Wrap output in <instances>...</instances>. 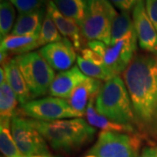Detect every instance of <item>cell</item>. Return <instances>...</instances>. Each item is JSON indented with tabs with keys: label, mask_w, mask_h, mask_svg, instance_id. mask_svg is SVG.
<instances>
[{
	"label": "cell",
	"mask_w": 157,
	"mask_h": 157,
	"mask_svg": "<svg viewBox=\"0 0 157 157\" xmlns=\"http://www.w3.org/2000/svg\"><path fill=\"white\" fill-rule=\"evenodd\" d=\"M39 52L54 70L60 72L73 67L78 58L75 47L66 38L59 42L43 46Z\"/></svg>",
	"instance_id": "8fae6325"
},
{
	"label": "cell",
	"mask_w": 157,
	"mask_h": 157,
	"mask_svg": "<svg viewBox=\"0 0 157 157\" xmlns=\"http://www.w3.org/2000/svg\"><path fill=\"white\" fill-rule=\"evenodd\" d=\"M23 113L40 121H54L67 118L82 117L69 105L67 100L53 96L32 100L22 106Z\"/></svg>",
	"instance_id": "9c48e42d"
},
{
	"label": "cell",
	"mask_w": 157,
	"mask_h": 157,
	"mask_svg": "<svg viewBox=\"0 0 157 157\" xmlns=\"http://www.w3.org/2000/svg\"><path fill=\"white\" fill-rule=\"evenodd\" d=\"M17 96L9 86L6 78L0 82V115L1 119H11L16 115Z\"/></svg>",
	"instance_id": "ffe728a7"
},
{
	"label": "cell",
	"mask_w": 157,
	"mask_h": 157,
	"mask_svg": "<svg viewBox=\"0 0 157 157\" xmlns=\"http://www.w3.org/2000/svg\"><path fill=\"white\" fill-rule=\"evenodd\" d=\"M77 66L86 76L99 79L101 81L106 82L113 77L117 76L105 65H97L87 61L81 56H78L77 58Z\"/></svg>",
	"instance_id": "7402d4cb"
},
{
	"label": "cell",
	"mask_w": 157,
	"mask_h": 157,
	"mask_svg": "<svg viewBox=\"0 0 157 157\" xmlns=\"http://www.w3.org/2000/svg\"><path fill=\"white\" fill-rule=\"evenodd\" d=\"M115 7L121 11H129L134 10L135 6L140 0H109Z\"/></svg>",
	"instance_id": "f1b7e54d"
},
{
	"label": "cell",
	"mask_w": 157,
	"mask_h": 157,
	"mask_svg": "<svg viewBox=\"0 0 157 157\" xmlns=\"http://www.w3.org/2000/svg\"><path fill=\"white\" fill-rule=\"evenodd\" d=\"M117 15L109 0H87L85 18L80 25L83 38L110 45L113 23Z\"/></svg>",
	"instance_id": "277c9868"
},
{
	"label": "cell",
	"mask_w": 157,
	"mask_h": 157,
	"mask_svg": "<svg viewBox=\"0 0 157 157\" xmlns=\"http://www.w3.org/2000/svg\"><path fill=\"white\" fill-rule=\"evenodd\" d=\"M137 40L136 32H134L112 45H107L99 40H92L87 43V45L102 57L108 69L115 75H120L125 72L135 56Z\"/></svg>",
	"instance_id": "8992f818"
},
{
	"label": "cell",
	"mask_w": 157,
	"mask_h": 157,
	"mask_svg": "<svg viewBox=\"0 0 157 157\" xmlns=\"http://www.w3.org/2000/svg\"><path fill=\"white\" fill-rule=\"evenodd\" d=\"M0 148L5 157H24L15 143L11 130V119L0 121Z\"/></svg>",
	"instance_id": "44dd1931"
},
{
	"label": "cell",
	"mask_w": 157,
	"mask_h": 157,
	"mask_svg": "<svg viewBox=\"0 0 157 157\" xmlns=\"http://www.w3.org/2000/svg\"><path fill=\"white\" fill-rule=\"evenodd\" d=\"M122 78L140 135L157 140V55H135Z\"/></svg>",
	"instance_id": "6da1fadb"
},
{
	"label": "cell",
	"mask_w": 157,
	"mask_h": 157,
	"mask_svg": "<svg viewBox=\"0 0 157 157\" xmlns=\"http://www.w3.org/2000/svg\"><path fill=\"white\" fill-rule=\"evenodd\" d=\"M19 14L36 11L44 7L47 0H10ZM48 2V1H47Z\"/></svg>",
	"instance_id": "484cf974"
},
{
	"label": "cell",
	"mask_w": 157,
	"mask_h": 157,
	"mask_svg": "<svg viewBox=\"0 0 157 157\" xmlns=\"http://www.w3.org/2000/svg\"><path fill=\"white\" fill-rule=\"evenodd\" d=\"M46 12L50 14L57 28L64 38L69 39L76 50H80L83 45V35L80 26L73 19L66 17L58 10L52 0L46 3ZM82 50V49H81Z\"/></svg>",
	"instance_id": "4fadbf2b"
},
{
	"label": "cell",
	"mask_w": 157,
	"mask_h": 157,
	"mask_svg": "<svg viewBox=\"0 0 157 157\" xmlns=\"http://www.w3.org/2000/svg\"><path fill=\"white\" fill-rule=\"evenodd\" d=\"M87 78L78 66H74L67 71L57 73L51 85L49 94L51 96L67 100L73 91Z\"/></svg>",
	"instance_id": "7c38bea8"
},
{
	"label": "cell",
	"mask_w": 157,
	"mask_h": 157,
	"mask_svg": "<svg viewBox=\"0 0 157 157\" xmlns=\"http://www.w3.org/2000/svg\"><path fill=\"white\" fill-rule=\"evenodd\" d=\"M15 6L10 0H4L0 5V38L5 39L11 33L15 22Z\"/></svg>",
	"instance_id": "cb8c5ba5"
},
{
	"label": "cell",
	"mask_w": 157,
	"mask_h": 157,
	"mask_svg": "<svg viewBox=\"0 0 157 157\" xmlns=\"http://www.w3.org/2000/svg\"><path fill=\"white\" fill-rule=\"evenodd\" d=\"M15 59L33 99L49 93L56 74L43 56L38 52H31Z\"/></svg>",
	"instance_id": "5b68a950"
},
{
	"label": "cell",
	"mask_w": 157,
	"mask_h": 157,
	"mask_svg": "<svg viewBox=\"0 0 157 157\" xmlns=\"http://www.w3.org/2000/svg\"><path fill=\"white\" fill-rule=\"evenodd\" d=\"M101 86V80L88 77L73 91L67 101L73 110L83 117L86 111V106L92 99L98 95Z\"/></svg>",
	"instance_id": "5bb4252c"
},
{
	"label": "cell",
	"mask_w": 157,
	"mask_h": 157,
	"mask_svg": "<svg viewBox=\"0 0 157 157\" xmlns=\"http://www.w3.org/2000/svg\"><path fill=\"white\" fill-rule=\"evenodd\" d=\"M46 142L53 149L65 153H73L93 140L95 128L82 118L40 121L32 120Z\"/></svg>",
	"instance_id": "7a4b0ae2"
},
{
	"label": "cell",
	"mask_w": 157,
	"mask_h": 157,
	"mask_svg": "<svg viewBox=\"0 0 157 157\" xmlns=\"http://www.w3.org/2000/svg\"><path fill=\"white\" fill-rule=\"evenodd\" d=\"M58 10L66 17L73 19L80 26L86 11L87 0H52Z\"/></svg>",
	"instance_id": "d6986e66"
},
{
	"label": "cell",
	"mask_w": 157,
	"mask_h": 157,
	"mask_svg": "<svg viewBox=\"0 0 157 157\" xmlns=\"http://www.w3.org/2000/svg\"><path fill=\"white\" fill-rule=\"evenodd\" d=\"M96 98L92 99L86 107V118L88 123L99 128L102 129V131H113V132H121L128 134H135V128L131 125L119 124L110 121L107 117L103 116L97 112L94 107V100Z\"/></svg>",
	"instance_id": "ac0fdd59"
},
{
	"label": "cell",
	"mask_w": 157,
	"mask_h": 157,
	"mask_svg": "<svg viewBox=\"0 0 157 157\" xmlns=\"http://www.w3.org/2000/svg\"><path fill=\"white\" fill-rule=\"evenodd\" d=\"M145 6L147 13L157 32V0H146Z\"/></svg>",
	"instance_id": "83f0119b"
},
{
	"label": "cell",
	"mask_w": 157,
	"mask_h": 157,
	"mask_svg": "<svg viewBox=\"0 0 157 157\" xmlns=\"http://www.w3.org/2000/svg\"><path fill=\"white\" fill-rule=\"evenodd\" d=\"M11 130L15 143L23 156L50 155L46 140L34 127L32 119L14 115L11 118Z\"/></svg>",
	"instance_id": "ba28073f"
},
{
	"label": "cell",
	"mask_w": 157,
	"mask_h": 157,
	"mask_svg": "<svg viewBox=\"0 0 157 157\" xmlns=\"http://www.w3.org/2000/svg\"><path fill=\"white\" fill-rule=\"evenodd\" d=\"M86 157H97L95 155H86Z\"/></svg>",
	"instance_id": "4dcf8cb0"
},
{
	"label": "cell",
	"mask_w": 157,
	"mask_h": 157,
	"mask_svg": "<svg viewBox=\"0 0 157 157\" xmlns=\"http://www.w3.org/2000/svg\"><path fill=\"white\" fill-rule=\"evenodd\" d=\"M64 38H62L61 34L57 28L55 23L53 22L52 18L48 12L45 14V19L43 22V25L40 31L38 39V45L39 46H45L52 43H55L60 41Z\"/></svg>",
	"instance_id": "d4e9b609"
},
{
	"label": "cell",
	"mask_w": 157,
	"mask_h": 157,
	"mask_svg": "<svg viewBox=\"0 0 157 157\" xmlns=\"http://www.w3.org/2000/svg\"><path fill=\"white\" fill-rule=\"evenodd\" d=\"M39 36H17L10 34L5 39H1L0 51L17 56L31 52L39 47Z\"/></svg>",
	"instance_id": "e0dca14e"
},
{
	"label": "cell",
	"mask_w": 157,
	"mask_h": 157,
	"mask_svg": "<svg viewBox=\"0 0 157 157\" xmlns=\"http://www.w3.org/2000/svg\"><path fill=\"white\" fill-rule=\"evenodd\" d=\"M81 57L86 60L97 64V65H105L102 57L100 54H98L97 52H95L94 51L90 49L89 47L83 48L81 50Z\"/></svg>",
	"instance_id": "4316f807"
},
{
	"label": "cell",
	"mask_w": 157,
	"mask_h": 157,
	"mask_svg": "<svg viewBox=\"0 0 157 157\" xmlns=\"http://www.w3.org/2000/svg\"><path fill=\"white\" fill-rule=\"evenodd\" d=\"M134 32H135L134 20L130 17L129 12L121 11V13H118L113 23L110 45L114 44L119 39Z\"/></svg>",
	"instance_id": "603a6c76"
},
{
	"label": "cell",
	"mask_w": 157,
	"mask_h": 157,
	"mask_svg": "<svg viewBox=\"0 0 157 157\" xmlns=\"http://www.w3.org/2000/svg\"><path fill=\"white\" fill-rule=\"evenodd\" d=\"M45 11L46 7L45 9L42 7L36 11L19 14L11 31V35L39 36L46 14Z\"/></svg>",
	"instance_id": "2e32d148"
},
{
	"label": "cell",
	"mask_w": 157,
	"mask_h": 157,
	"mask_svg": "<svg viewBox=\"0 0 157 157\" xmlns=\"http://www.w3.org/2000/svg\"><path fill=\"white\" fill-rule=\"evenodd\" d=\"M95 108L100 114L119 124L135 127V115L128 91L119 75L104 82L96 96Z\"/></svg>",
	"instance_id": "3957f363"
},
{
	"label": "cell",
	"mask_w": 157,
	"mask_h": 157,
	"mask_svg": "<svg viewBox=\"0 0 157 157\" xmlns=\"http://www.w3.org/2000/svg\"><path fill=\"white\" fill-rule=\"evenodd\" d=\"M140 157H157V147H144Z\"/></svg>",
	"instance_id": "f546056e"
},
{
	"label": "cell",
	"mask_w": 157,
	"mask_h": 157,
	"mask_svg": "<svg viewBox=\"0 0 157 157\" xmlns=\"http://www.w3.org/2000/svg\"><path fill=\"white\" fill-rule=\"evenodd\" d=\"M2 1H4V0H1V2H2Z\"/></svg>",
	"instance_id": "1f68e13d"
},
{
	"label": "cell",
	"mask_w": 157,
	"mask_h": 157,
	"mask_svg": "<svg viewBox=\"0 0 157 157\" xmlns=\"http://www.w3.org/2000/svg\"><path fill=\"white\" fill-rule=\"evenodd\" d=\"M2 67L5 69L8 84L15 93L18 102L22 106L31 101V99H33L15 58L11 59Z\"/></svg>",
	"instance_id": "9a60e30c"
},
{
	"label": "cell",
	"mask_w": 157,
	"mask_h": 157,
	"mask_svg": "<svg viewBox=\"0 0 157 157\" xmlns=\"http://www.w3.org/2000/svg\"><path fill=\"white\" fill-rule=\"evenodd\" d=\"M133 20L140 48L157 55V32L147 13L144 0H140L134 8Z\"/></svg>",
	"instance_id": "30bf717a"
},
{
	"label": "cell",
	"mask_w": 157,
	"mask_h": 157,
	"mask_svg": "<svg viewBox=\"0 0 157 157\" xmlns=\"http://www.w3.org/2000/svg\"><path fill=\"white\" fill-rule=\"evenodd\" d=\"M140 146V135L102 131L89 150V155L97 157H138Z\"/></svg>",
	"instance_id": "52a82bcc"
}]
</instances>
